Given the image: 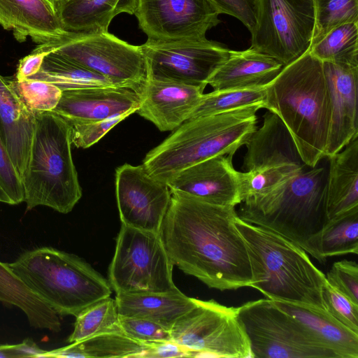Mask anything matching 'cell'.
Returning a JSON list of instances; mask_svg holds the SVG:
<instances>
[{"label":"cell","mask_w":358,"mask_h":358,"mask_svg":"<svg viewBox=\"0 0 358 358\" xmlns=\"http://www.w3.org/2000/svg\"><path fill=\"white\" fill-rule=\"evenodd\" d=\"M58 315L76 317L111 295L108 281L79 257L52 247L22 253L6 263Z\"/></svg>","instance_id":"8992f818"},{"label":"cell","mask_w":358,"mask_h":358,"mask_svg":"<svg viewBox=\"0 0 358 358\" xmlns=\"http://www.w3.org/2000/svg\"></svg>","instance_id":"f907efd6"},{"label":"cell","mask_w":358,"mask_h":358,"mask_svg":"<svg viewBox=\"0 0 358 358\" xmlns=\"http://www.w3.org/2000/svg\"><path fill=\"white\" fill-rule=\"evenodd\" d=\"M283 65L272 57L251 48L231 50L229 58L208 81L213 90L255 89L271 83Z\"/></svg>","instance_id":"603a6c76"},{"label":"cell","mask_w":358,"mask_h":358,"mask_svg":"<svg viewBox=\"0 0 358 358\" xmlns=\"http://www.w3.org/2000/svg\"><path fill=\"white\" fill-rule=\"evenodd\" d=\"M148 345L134 341L122 333H110L46 351L43 357L141 358Z\"/></svg>","instance_id":"f1b7e54d"},{"label":"cell","mask_w":358,"mask_h":358,"mask_svg":"<svg viewBox=\"0 0 358 358\" xmlns=\"http://www.w3.org/2000/svg\"><path fill=\"white\" fill-rule=\"evenodd\" d=\"M57 13L64 1V0H45Z\"/></svg>","instance_id":"c3c4849f"},{"label":"cell","mask_w":358,"mask_h":358,"mask_svg":"<svg viewBox=\"0 0 358 358\" xmlns=\"http://www.w3.org/2000/svg\"><path fill=\"white\" fill-rule=\"evenodd\" d=\"M326 311L344 327L358 334V304L326 281L322 290Z\"/></svg>","instance_id":"74e56055"},{"label":"cell","mask_w":358,"mask_h":358,"mask_svg":"<svg viewBox=\"0 0 358 358\" xmlns=\"http://www.w3.org/2000/svg\"><path fill=\"white\" fill-rule=\"evenodd\" d=\"M205 87L147 79L136 112L160 131H172L187 121L199 105Z\"/></svg>","instance_id":"d6986e66"},{"label":"cell","mask_w":358,"mask_h":358,"mask_svg":"<svg viewBox=\"0 0 358 358\" xmlns=\"http://www.w3.org/2000/svg\"><path fill=\"white\" fill-rule=\"evenodd\" d=\"M35 129L34 112L0 75V134L21 180L28 167Z\"/></svg>","instance_id":"ffe728a7"},{"label":"cell","mask_w":358,"mask_h":358,"mask_svg":"<svg viewBox=\"0 0 358 358\" xmlns=\"http://www.w3.org/2000/svg\"><path fill=\"white\" fill-rule=\"evenodd\" d=\"M147 66V79L206 87L231 50L206 38L174 41L147 39L140 45Z\"/></svg>","instance_id":"4fadbf2b"},{"label":"cell","mask_w":358,"mask_h":358,"mask_svg":"<svg viewBox=\"0 0 358 358\" xmlns=\"http://www.w3.org/2000/svg\"><path fill=\"white\" fill-rule=\"evenodd\" d=\"M173 266L161 233L122 224L108 281L116 294L173 293Z\"/></svg>","instance_id":"ba28073f"},{"label":"cell","mask_w":358,"mask_h":358,"mask_svg":"<svg viewBox=\"0 0 358 358\" xmlns=\"http://www.w3.org/2000/svg\"><path fill=\"white\" fill-rule=\"evenodd\" d=\"M119 317L115 299L108 297L99 301L76 317L73 332L67 341L72 343L101 334L122 333Z\"/></svg>","instance_id":"d6a6232c"},{"label":"cell","mask_w":358,"mask_h":358,"mask_svg":"<svg viewBox=\"0 0 358 358\" xmlns=\"http://www.w3.org/2000/svg\"><path fill=\"white\" fill-rule=\"evenodd\" d=\"M171 193L161 234L173 264L210 288L251 287L252 268L235 207Z\"/></svg>","instance_id":"6da1fadb"},{"label":"cell","mask_w":358,"mask_h":358,"mask_svg":"<svg viewBox=\"0 0 358 358\" xmlns=\"http://www.w3.org/2000/svg\"><path fill=\"white\" fill-rule=\"evenodd\" d=\"M170 334L172 341L192 352L194 357L252 358L237 307L213 299H195L194 306L173 324Z\"/></svg>","instance_id":"8fae6325"},{"label":"cell","mask_w":358,"mask_h":358,"mask_svg":"<svg viewBox=\"0 0 358 358\" xmlns=\"http://www.w3.org/2000/svg\"><path fill=\"white\" fill-rule=\"evenodd\" d=\"M139 105V93L133 89L95 87L62 91L52 111L72 125L103 120L125 113H133Z\"/></svg>","instance_id":"ac0fdd59"},{"label":"cell","mask_w":358,"mask_h":358,"mask_svg":"<svg viewBox=\"0 0 358 358\" xmlns=\"http://www.w3.org/2000/svg\"><path fill=\"white\" fill-rule=\"evenodd\" d=\"M6 80L33 112L52 111L60 100L62 91L52 83L36 79Z\"/></svg>","instance_id":"8d00e7d4"},{"label":"cell","mask_w":358,"mask_h":358,"mask_svg":"<svg viewBox=\"0 0 358 358\" xmlns=\"http://www.w3.org/2000/svg\"><path fill=\"white\" fill-rule=\"evenodd\" d=\"M315 24L310 45L334 28L358 22V0H313Z\"/></svg>","instance_id":"e575fe53"},{"label":"cell","mask_w":358,"mask_h":358,"mask_svg":"<svg viewBox=\"0 0 358 358\" xmlns=\"http://www.w3.org/2000/svg\"><path fill=\"white\" fill-rule=\"evenodd\" d=\"M308 51L322 62L358 65V22L334 28L310 45Z\"/></svg>","instance_id":"1f68e13d"},{"label":"cell","mask_w":358,"mask_h":358,"mask_svg":"<svg viewBox=\"0 0 358 358\" xmlns=\"http://www.w3.org/2000/svg\"><path fill=\"white\" fill-rule=\"evenodd\" d=\"M237 312L252 358H337L271 299L246 302Z\"/></svg>","instance_id":"30bf717a"},{"label":"cell","mask_w":358,"mask_h":358,"mask_svg":"<svg viewBox=\"0 0 358 358\" xmlns=\"http://www.w3.org/2000/svg\"><path fill=\"white\" fill-rule=\"evenodd\" d=\"M332 287L358 304V265L352 260L335 262L325 275Z\"/></svg>","instance_id":"60d3db41"},{"label":"cell","mask_w":358,"mask_h":358,"mask_svg":"<svg viewBox=\"0 0 358 358\" xmlns=\"http://www.w3.org/2000/svg\"><path fill=\"white\" fill-rule=\"evenodd\" d=\"M327 173L325 167L305 165L273 189L242 201L238 216L283 236L323 264L318 240L328 221Z\"/></svg>","instance_id":"3957f363"},{"label":"cell","mask_w":358,"mask_h":358,"mask_svg":"<svg viewBox=\"0 0 358 358\" xmlns=\"http://www.w3.org/2000/svg\"><path fill=\"white\" fill-rule=\"evenodd\" d=\"M220 14L238 19L251 32L256 23L257 0H209Z\"/></svg>","instance_id":"7bdbcfd3"},{"label":"cell","mask_w":358,"mask_h":358,"mask_svg":"<svg viewBox=\"0 0 358 358\" xmlns=\"http://www.w3.org/2000/svg\"><path fill=\"white\" fill-rule=\"evenodd\" d=\"M134 15L148 39L205 38L220 13L209 0H137Z\"/></svg>","instance_id":"5bb4252c"},{"label":"cell","mask_w":358,"mask_h":358,"mask_svg":"<svg viewBox=\"0 0 358 358\" xmlns=\"http://www.w3.org/2000/svg\"><path fill=\"white\" fill-rule=\"evenodd\" d=\"M49 52L33 50L20 60L15 79L23 80L35 75L41 69L45 56Z\"/></svg>","instance_id":"f6af8a7d"},{"label":"cell","mask_w":358,"mask_h":358,"mask_svg":"<svg viewBox=\"0 0 358 358\" xmlns=\"http://www.w3.org/2000/svg\"><path fill=\"white\" fill-rule=\"evenodd\" d=\"M0 301L22 310L29 324L34 328L53 332L61 330L59 315L28 288L6 263L1 262Z\"/></svg>","instance_id":"83f0119b"},{"label":"cell","mask_w":358,"mask_h":358,"mask_svg":"<svg viewBox=\"0 0 358 358\" xmlns=\"http://www.w3.org/2000/svg\"><path fill=\"white\" fill-rule=\"evenodd\" d=\"M264 108L282 120L303 163L315 166L325 157L331 100L322 62L308 50L284 66L267 85Z\"/></svg>","instance_id":"7a4b0ae2"},{"label":"cell","mask_w":358,"mask_h":358,"mask_svg":"<svg viewBox=\"0 0 358 358\" xmlns=\"http://www.w3.org/2000/svg\"><path fill=\"white\" fill-rule=\"evenodd\" d=\"M122 332L143 344L171 341L170 330L152 321L135 317L119 315Z\"/></svg>","instance_id":"f35d334b"},{"label":"cell","mask_w":358,"mask_h":358,"mask_svg":"<svg viewBox=\"0 0 358 358\" xmlns=\"http://www.w3.org/2000/svg\"><path fill=\"white\" fill-rule=\"evenodd\" d=\"M115 189L122 224L161 233L171 202L168 185L152 178L143 165L116 169Z\"/></svg>","instance_id":"9a60e30c"},{"label":"cell","mask_w":358,"mask_h":358,"mask_svg":"<svg viewBox=\"0 0 358 358\" xmlns=\"http://www.w3.org/2000/svg\"><path fill=\"white\" fill-rule=\"evenodd\" d=\"M314 24L313 0H257L250 48L285 66L309 49Z\"/></svg>","instance_id":"7c38bea8"},{"label":"cell","mask_w":358,"mask_h":358,"mask_svg":"<svg viewBox=\"0 0 358 358\" xmlns=\"http://www.w3.org/2000/svg\"><path fill=\"white\" fill-rule=\"evenodd\" d=\"M266 87L267 85L255 89L213 90L203 94L188 120L255 104H259L264 108Z\"/></svg>","instance_id":"836d02e7"},{"label":"cell","mask_w":358,"mask_h":358,"mask_svg":"<svg viewBox=\"0 0 358 358\" xmlns=\"http://www.w3.org/2000/svg\"><path fill=\"white\" fill-rule=\"evenodd\" d=\"M19 357L14 345H0V358Z\"/></svg>","instance_id":"7dc6e473"},{"label":"cell","mask_w":358,"mask_h":358,"mask_svg":"<svg viewBox=\"0 0 358 358\" xmlns=\"http://www.w3.org/2000/svg\"><path fill=\"white\" fill-rule=\"evenodd\" d=\"M146 358L194 357L190 350L172 341L149 344L142 355Z\"/></svg>","instance_id":"ee69618b"},{"label":"cell","mask_w":358,"mask_h":358,"mask_svg":"<svg viewBox=\"0 0 358 358\" xmlns=\"http://www.w3.org/2000/svg\"><path fill=\"white\" fill-rule=\"evenodd\" d=\"M259 104L190 119L145 155L143 166L167 184L183 169L207 159L235 154L256 129Z\"/></svg>","instance_id":"5b68a950"},{"label":"cell","mask_w":358,"mask_h":358,"mask_svg":"<svg viewBox=\"0 0 358 358\" xmlns=\"http://www.w3.org/2000/svg\"><path fill=\"white\" fill-rule=\"evenodd\" d=\"M0 24L16 40L30 37L38 45L57 41L67 31L45 0H0Z\"/></svg>","instance_id":"7402d4cb"},{"label":"cell","mask_w":358,"mask_h":358,"mask_svg":"<svg viewBox=\"0 0 358 358\" xmlns=\"http://www.w3.org/2000/svg\"><path fill=\"white\" fill-rule=\"evenodd\" d=\"M30 158L22 178L27 210L45 206L71 212L82 196L71 155L69 124L53 111L34 112Z\"/></svg>","instance_id":"52a82bcc"},{"label":"cell","mask_w":358,"mask_h":358,"mask_svg":"<svg viewBox=\"0 0 358 358\" xmlns=\"http://www.w3.org/2000/svg\"><path fill=\"white\" fill-rule=\"evenodd\" d=\"M27 79L47 81L62 91L116 86L106 77L54 52L45 56L40 70Z\"/></svg>","instance_id":"f546056e"},{"label":"cell","mask_w":358,"mask_h":358,"mask_svg":"<svg viewBox=\"0 0 358 358\" xmlns=\"http://www.w3.org/2000/svg\"><path fill=\"white\" fill-rule=\"evenodd\" d=\"M56 52L118 87L138 93L147 80V66L140 45H131L106 32L67 31L59 39L38 45L34 50Z\"/></svg>","instance_id":"9c48e42d"},{"label":"cell","mask_w":358,"mask_h":358,"mask_svg":"<svg viewBox=\"0 0 358 358\" xmlns=\"http://www.w3.org/2000/svg\"><path fill=\"white\" fill-rule=\"evenodd\" d=\"M327 158V214L329 220L358 207V135Z\"/></svg>","instance_id":"d4e9b609"},{"label":"cell","mask_w":358,"mask_h":358,"mask_svg":"<svg viewBox=\"0 0 358 358\" xmlns=\"http://www.w3.org/2000/svg\"><path fill=\"white\" fill-rule=\"evenodd\" d=\"M232 155H217L192 165L166 185L171 192L220 206L236 207L241 203L237 171Z\"/></svg>","instance_id":"2e32d148"},{"label":"cell","mask_w":358,"mask_h":358,"mask_svg":"<svg viewBox=\"0 0 358 358\" xmlns=\"http://www.w3.org/2000/svg\"><path fill=\"white\" fill-rule=\"evenodd\" d=\"M0 185L9 196L11 205L24 201V189L0 134Z\"/></svg>","instance_id":"b9f144b4"},{"label":"cell","mask_w":358,"mask_h":358,"mask_svg":"<svg viewBox=\"0 0 358 358\" xmlns=\"http://www.w3.org/2000/svg\"><path fill=\"white\" fill-rule=\"evenodd\" d=\"M305 165L287 164L244 172L237 171L241 202L249 197L273 189Z\"/></svg>","instance_id":"d590c367"},{"label":"cell","mask_w":358,"mask_h":358,"mask_svg":"<svg viewBox=\"0 0 358 358\" xmlns=\"http://www.w3.org/2000/svg\"><path fill=\"white\" fill-rule=\"evenodd\" d=\"M137 0H64L58 11L63 29L71 32H106L112 20L133 15Z\"/></svg>","instance_id":"4316f807"},{"label":"cell","mask_w":358,"mask_h":358,"mask_svg":"<svg viewBox=\"0 0 358 358\" xmlns=\"http://www.w3.org/2000/svg\"><path fill=\"white\" fill-rule=\"evenodd\" d=\"M131 114L132 113H125L103 120L69 125L71 143L77 148H88Z\"/></svg>","instance_id":"ab89813d"},{"label":"cell","mask_w":358,"mask_h":358,"mask_svg":"<svg viewBox=\"0 0 358 358\" xmlns=\"http://www.w3.org/2000/svg\"><path fill=\"white\" fill-rule=\"evenodd\" d=\"M263 118L262 125L256 128L245 143L247 150L243 170L304 165L289 131L279 116L268 110Z\"/></svg>","instance_id":"44dd1931"},{"label":"cell","mask_w":358,"mask_h":358,"mask_svg":"<svg viewBox=\"0 0 358 358\" xmlns=\"http://www.w3.org/2000/svg\"><path fill=\"white\" fill-rule=\"evenodd\" d=\"M0 202L6 203L11 205V201H10L9 196H8V194H6V192L4 191V189L2 188V187L1 185H0Z\"/></svg>","instance_id":"681fc988"},{"label":"cell","mask_w":358,"mask_h":358,"mask_svg":"<svg viewBox=\"0 0 358 358\" xmlns=\"http://www.w3.org/2000/svg\"><path fill=\"white\" fill-rule=\"evenodd\" d=\"M235 225L248 249L253 272L251 287L272 301L325 310V274L304 250L283 236L238 216Z\"/></svg>","instance_id":"277c9868"},{"label":"cell","mask_w":358,"mask_h":358,"mask_svg":"<svg viewBox=\"0 0 358 358\" xmlns=\"http://www.w3.org/2000/svg\"><path fill=\"white\" fill-rule=\"evenodd\" d=\"M120 316L144 318L169 329L195 303V299L178 290L173 293L116 294Z\"/></svg>","instance_id":"484cf974"},{"label":"cell","mask_w":358,"mask_h":358,"mask_svg":"<svg viewBox=\"0 0 358 358\" xmlns=\"http://www.w3.org/2000/svg\"><path fill=\"white\" fill-rule=\"evenodd\" d=\"M19 357H43L46 350L40 348L31 339L27 338L14 345Z\"/></svg>","instance_id":"bcb514c9"},{"label":"cell","mask_w":358,"mask_h":358,"mask_svg":"<svg viewBox=\"0 0 358 358\" xmlns=\"http://www.w3.org/2000/svg\"><path fill=\"white\" fill-rule=\"evenodd\" d=\"M322 64L331 100V125L325 152L329 157L358 135V65Z\"/></svg>","instance_id":"e0dca14e"},{"label":"cell","mask_w":358,"mask_h":358,"mask_svg":"<svg viewBox=\"0 0 358 358\" xmlns=\"http://www.w3.org/2000/svg\"><path fill=\"white\" fill-rule=\"evenodd\" d=\"M273 301L337 358H358V334L344 327L325 310L290 302Z\"/></svg>","instance_id":"cb8c5ba5"},{"label":"cell","mask_w":358,"mask_h":358,"mask_svg":"<svg viewBox=\"0 0 358 358\" xmlns=\"http://www.w3.org/2000/svg\"><path fill=\"white\" fill-rule=\"evenodd\" d=\"M323 264L328 257L358 253V207L328 220L319 240Z\"/></svg>","instance_id":"4dcf8cb0"}]
</instances>
